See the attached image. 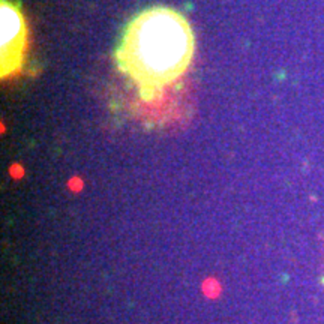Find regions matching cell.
I'll return each mask as SVG.
<instances>
[{
	"instance_id": "7a4b0ae2",
	"label": "cell",
	"mask_w": 324,
	"mask_h": 324,
	"mask_svg": "<svg viewBox=\"0 0 324 324\" xmlns=\"http://www.w3.org/2000/svg\"><path fill=\"white\" fill-rule=\"evenodd\" d=\"M0 33L2 77H9L23 63L27 30L20 9L6 0H2L0 5Z\"/></svg>"
},
{
	"instance_id": "6da1fadb",
	"label": "cell",
	"mask_w": 324,
	"mask_h": 324,
	"mask_svg": "<svg viewBox=\"0 0 324 324\" xmlns=\"http://www.w3.org/2000/svg\"><path fill=\"white\" fill-rule=\"evenodd\" d=\"M194 45V33L182 14L168 8H152L128 24L117 60L143 92H156L188 69Z\"/></svg>"
}]
</instances>
